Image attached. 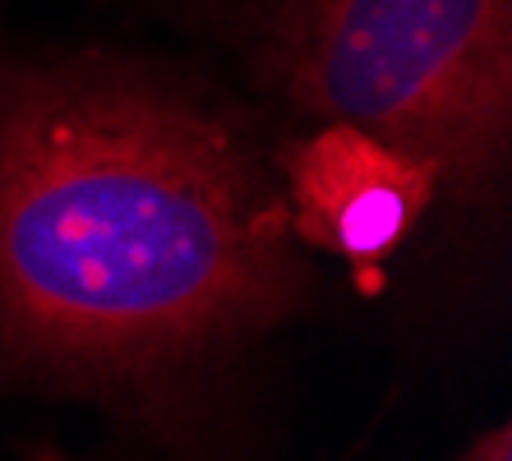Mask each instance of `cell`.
Listing matches in <instances>:
<instances>
[{
	"instance_id": "3",
	"label": "cell",
	"mask_w": 512,
	"mask_h": 461,
	"mask_svg": "<svg viewBox=\"0 0 512 461\" xmlns=\"http://www.w3.org/2000/svg\"><path fill=\"white\" fill-rule=\"evenodd\" d=\"M273 162L296 240L342 259L360 296H379L388 259L439 194L434 166L342 120L286 143Z\"/></svg>"
},
{
	"instance_id": "2",
	"label": "cell",
	"mask_w": 512,
	"mask_h": 461,
	"mask_svg": "<svg viewBox=\"0 0 512 461\" xmlns=\"http://www.w3.org/2000/svg\"><path fill=\"white\" fill-rule=\"evenodd\" d=\"M250 60L286 107L425 157L457 199L508 157L512 0H263Z\"/></svg>"
},
{
	"instance_id": "1",
	"label": "cell",
	"mask_w": 512,
	"mask_h": 461,
	"mask_svg": "<svg viewBox=\"0 0 512 461\" xmlns=\"http://www.w3.org/2000/svg\"><path fill=\"white\" fill-rule=\"evenodd\" d=\"M310 272L231 107L70 60L0 70V369L162 397L282 323Z\"/></svg>"
}]
</instances>
